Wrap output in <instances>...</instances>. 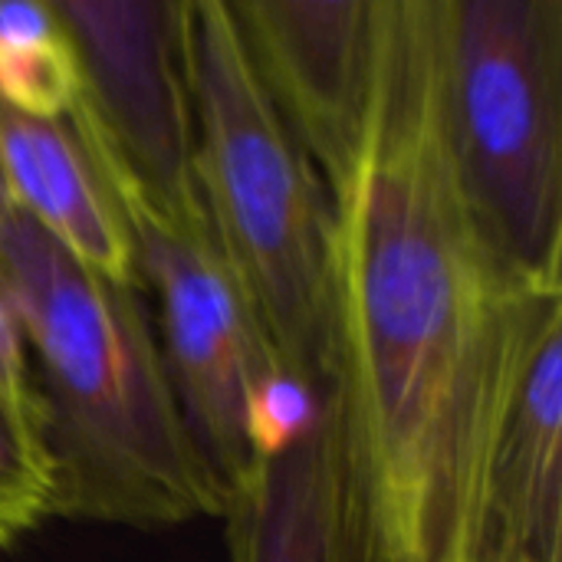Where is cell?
<instances>
[{
  "instance_id": "6da1fadb",
  "label": "cell",
  "mask_w": 562,
  "mask_h": 562,
  "mask_svg": "<svg viewBox=\"0 0 562 562\" xmlns=\"http://www.w3.org/2000/svg\"><path fill=\"white\" fill-rule=\"evenodd\" d=\"M329 198L339 562H471L487 464L562 286L520 277L464 201L445 0H375L362 138Z\"/></svg>"
},
{
  "instance_id": "7a4b0ae2",
  "label": "cell",
  "mask_w": 562,
  "mask_h": 562,
  "mask_svg": "<svg viewBox=\"0 0 562 562\" xmlns=\"http://www.w3.org/2000/svg\"><path fill=\"white\" fill-rule=\"evenodd\" d=\"M0 293L26 342L56 517L125 530L221 517L142 290L86 270L10 204Z\"/></svg>"
},
{
  "instance_id": "3957f363",
  "label": "cell",
  "mask_w": 562,
  "mask_h": 562,
  "mask_svg": "<svg viewBox=\"0 0 562 562\" xmlns=\"http://www.w3.org/2000/svg\"><path fill=\"white\" fill-rule=\"evenodd\" d=\"M194 188L280 379L323 402L333 379V198L267 99L227 0H184Z\"/></svg>"
},
{
  "instance_id": "277c9868",
  "label": "cell",
  "mask_w": 562,
  "mask_h": 562,
  "mask_svg": "<svg viewBox=\"0 0 562 562\" xmlns=\"http://www.w3.org/2000/svg\"><path fill=\"white\" fill-rule=\"evenodd\" d=\"M66 119L92 151L128 227L138 290L148 303L171 389L221 507H227L260 461L303 422H286L283 405L306 398L280 379L201 201L165 204L148 198L112 161L79 102Z\"/></svg>"
},
{
  "instance_id": "5b68a950",
  "label": "cell",
  "mask_w": 562,
  "mask_h": 562,
  "mask_svg": "<svg viewBox=\"0 0 562 562\" xmlns=\"http://www.w3.org/2000/svg\"><path fill=\"white\" fill-rule=\"evenodd\" d=\"M445 119L487 244L562 286V0H445Z\"/></svg>"
},
{
  "instance_id": "8992f818",
  "label": "cell",
  "mask_w": 562,
  "mask_h": 562,
  "mask_svg": "<svg viewBox=\"0 0 562 562\" xmlns=\"http://www.w3.org/2000/svg\"><path fill=\"white\" fill-rule=\"evenodd\" d=\"M82 76L79 105L112 161L155 201L194 204L184 0H53Z\"/></svg>"
},
{
  "instance_id": "52a82bcc",
  "label": "cell",
  "mask_w": 562,
  "mask_h": 562,
  "mask_svg": "<svg viewBox=\"0 0 562 562\" xmlns=\"http://www.w3.org/2000/svg\"><path fill=\"white\" fill-rule=\"evenodd\" d=\"M277 115L333 188L362 138L375 0H227Z\"/></svg>"
},
{
  "instance_id": "ba28073f",
  "label": "cell",
  "mask_w": 562,
  "mask_h": 562,
  "mask_svg": "<svg viewBox=\"0 0 562 562\" xmlns=\"http://www.w3.org/2000/svg\"><path fill=\"white\" fill-rule=\"evenodd\" d=\"M471 562H562V310L530 349L487 464Z\"/></svg>"
},
{
  "instance_id": "9c48e42d",
  "label": "cell",
  "mask_w": 562,
  "mask_h": 562,
  "mask_svg": "<svg viewBox=\"0 0 562 562\" xmlns=\"http://www.w3.org/2000/svg\"><path fill=\"white\" fill-rule=\"evenodd\" d=\"M0 181L7 201L86 270L138 286L128 227L69 119H30L0 105Z\"/></svg>"
},
{
  "instance_id": "30bf717a",
  "label": "cell",
  "mask_w": 562,
  "mask_h": 562,
  "mask_svg": "<svg viewBox=\"0 0 562 562\" xmlns=\"http://www.w3.org/2000/svg\"><path fill=\"white\" fill-rule=\"evenodd\" d=\"M227 562H339L333 418L313 402L303 422L227 501Z\"/></svg>"
},
{
  "instance_id": "8fae6325",
  "label": "cell",
  "mask_w": 562,
  "mask_h": 562,
  "mask_svg": "<svg viewBox=\"0 0 562 562\" xmlns=\"http://www.w3.org/2000/svg\"><path fill=\"white\" fill-rule=\"evenodd\" d=\"M79 95V59L53 0H0V105L66 119Z\"/></svg>"
},
{
  "instance_id": "7c38bea8",
  "label": "cell",
  "mask_w": 562,
  "mask_h": 562,
  "mask_svg": "<svg viewBox=\"0 0 562 562\" xmlns=\"http://www.w3.org/2000/svg\"><path fill=\"white\" fill-rule=\"evenodd\" d=\"M56 517V481L43 438L0 402V553Z\"/></svg>"
},
{
  "instance_id": "4fadbf2b",
  "label": "cell",
  "mask_w": 562,
  "mask_h": 562,
  "mask_svg": "<svg viewBox=\"0 0 562 562\" xmlns=\"http://www.w3.org/2000/svg\"><path fill=\"white\" fill-rule=\"evenodd\" d=\"M0 402L40 431V405L33 392L26 342L3 293H0Z\"/></svg>"
},
{
  "instance_id": "5bb4252c",
  "label": "cell",
  "mask_w": 562,
  "mask_h": 562,
  "mask_svg": "<svg viewBox=\"0 0 562 562\" xmlns=\"http://www.w3.org/2000/svg\"><path fill=\"white\" fill-rule=\"evenodd\" d=\"M10 207V201H7V191H3V181H0V214Z\"/></svg>"
}]
</instances>
